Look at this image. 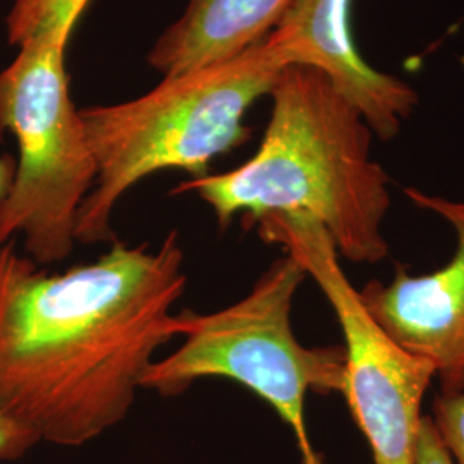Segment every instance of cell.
I'll list each match as a JSON object with an SVG mask.
<instances>
[{"instance_id": "cell-13", "label": "cell", "mask_w": 464, "mask_h": 464, "mask_svg": "<svg viewBox=\"0 0 464 464\" xmlns=\"http://www.w3.org/2000/svg\"><path fill=\"white\" fill-rule=\"evenodd\" d=\"M418 464H454L442 446L439 433L433 427V421L429 415L423 416L420 439H418Z\"/></svg>"}, {"instance_id": "cell-14", "label": "cell", "mask_w": 464, "mask_h": 464, "mask_svg": "<svg viewBox=\"0 0 464 464\" xmlns=\"http://www.w3.org/2000/svg\"><path fill=\"white\" fill-rule=\"evenodd\" d=\"M17 260H19V256L14 253L13 243L0 246V308H2V301L5 296L7 284L11 281V276L16 268Z\"/></svg>"}, {"instance_id": "cell-15", "label": "cell", "mask_w": 464, "mask_h": 464, "mask_svg": "<svg viewBox=\"0 0 464 464\" xmlns=\"http://www.w3.org/2000/svg\"><path fill=\"white\" fill-rule=\"evenodd\" d=\"M16 176V160L11 155H0V203L5 199Z\"/></svg>"}, {"instance_id": "cell-10", "label": "cell", "mask_w": 464, "mask_h": 464, "mask_svg": "<svg viewBox=\"0 0 464 464\" xmlns=\"http://www.w3.org/2000/svg\"><path fill=\"white\" fill-rule=\"evenodd\" d=\"M90 0H14L7 16V40L23 47L34 40L69 42Z\"/></svg>"}, {"instance_id": "cell-3", "label": "cell", "mask_w": 464, "mask_h": 464, "mask_svg": "<svg viewBox=\"0 0 464 464\" xmlns=\"http://www.w3.org/2000/svg\"><path fill=\"white\" fill-rule=\"evenodd\" d=\"M285 67L266 34L231 59L167 76L138 99L82 109L97 179L78 214L76 243H114L119 199L150 174L178 169L193 179L208 176L214 159L251 138L245 116Z\"/></svg>"}, {"instance_id": "cell-9", "label": "cell", "mask_w": 464, "mask_h": 464, "mask_svg": "<svg viewBox=\"0 0 464 464\" xmlns=\"http://www.w3.org/2000/svg\"><path fill=\"white\" fill-rule=\"evenodd\" d=\"M293 0H189L159 36L149 64L167 76L208 66L262 42Z\"/></svg>"}, {"instance_id": "cell-12", "label": "cell", "mask_w": 464, "mask_h": 464, "mask_svg": "<svg viewBox=\"0 0 464 464\" xmlns=\"http://www.w3.org/2000/svg\"><path fill=\"white\" fill-rule=\"evenodd\" d=\"M40 444L34 431L0 410V461H16Z\"/></svg>"}, {"instance_id": "cell-2", "label": "cell", "mask_w": 464, "mask_h": 464, "mask_svg": "<svg viewBox=\"0 0 464 464\" xmlns=\"http://www.w3.org/2000/svg\"><path fill=\"white\" fill-rule=\"evenodd\" d=\"M256 153L229 172L189 179L172 195L197 193L227 227L268 216H303L331 236L341 258L379 264L389 256L383 222L391 179L372 159L373 133L331 80L308 66L282 69Z\"/></svg>"}, {"instance_id": "cell-11", "label": "cell", "mask_w": 464, "mask_h": 464, "mask_svg": "<svg viewBox=\"0 0 464 464\" xmlns=\"http://www.w3.org/2000/svg\"><path fill=\"white\" fill-rule=\"evenodd\" d=\"M429 416L450 459L464 464V391L439 392Z\"/></svg>"}, {"instance_id": "cell-4", "label": "cell", "mask_w": 464, "mask_h": 464, "mask_svg": "<svg viewBox=\"0 0 464 464\" xmlns=\"http://www.w3.org/2000/svg\"><path fill=\"white\" fill-rule=\"evenodd\" d=\"M306 277L303 266L284 255L245 298L214 314L186 310L174 315V332L184 343L149 366L141 389L172 398L201 379L237 382L293 431L301 464H322L306 429V396L343 394L346 354L343 346L308 348L296 339L291 312Z\"/></svg>"}, {"instance_id": "cell-6", "label": "cell", "mask_w": 464, "mask_h": 464, "mask_svg": "<svg viewBox=\"0 0 464 464\" xmlns=\"http://www.w3.org/2000/svg\"><path fill=\"white\" fill-rule=\"evenodd\" d=\"M256 231L260 239L293 256L331 303L344 337L343 396L365 437L372 464H418L421 406L435 381L433 366L398 346L368 315L331 236L318 222L268 216Z\"/></svg>"}, {"instance_id": "cell-5", "label": "cell", "mask_w": 464, "mask_h": 464, "mask_svg": "<svg viewBox=\"0 0 464 464\" xmlns=\"http://www.w3.org/2000/svg\"><path fill=\"white\" fill-rule=\"evenodd\" d=\"M66 42L34 40L0 72V133L14 136L16 176L0 203V246L23 236L36 266L64 262L97 179L83 119L69 95Z\"/></svg>"}, {"instance_id": "cell-7", "label": "cell", "mask_w": 464, "mask_h": 464, "mask_svg": "<svg viewBox=\"0 0 464 464\" xmlns=\"http://www.w3.org/2000/svg\"><path fill=\"white\" fill-rule=\"evenodd\" d=\"M415 207L444 218L456 234L448 264L429 274L399 266L389 282L360 289L368 315L398 346L429 362L440 392L464 391V201L404 188Z\"/></svg>"}, {"instance_id": "cell-8", "label": "cell", "mask_w": 464, "mask_h": 464, "mask_svg": "<svg viewBox=\"0 0 464 464\" xmlns=\"http://www.w3.org/2000/svg\"><path fill=\"white\" fill-rule=\"evenodd\" d=\"M349 11L351 0H293L268 36L281 47L287 66L324 72L360 111L373 136L389 141L413 114L418 93L362 59Z\"/></svg>"}, {"instance_id": "cell-1", "label": "cell", "mask_w": 464, "mask_h": 464, "mask_svg": "<svg viewBox=\"0 0 464 464\" xmlns=\"http://www.w3.org/2000/svg\"><path fill=\"white\" fill-rule=\"evenodd\" d=\"M188 277L179 234L114 241L95 262L49 274L19 258L0 308V410L40 442L80 448L133 408L157 349L176 335Z\"/></svg>"}]
</instances>
